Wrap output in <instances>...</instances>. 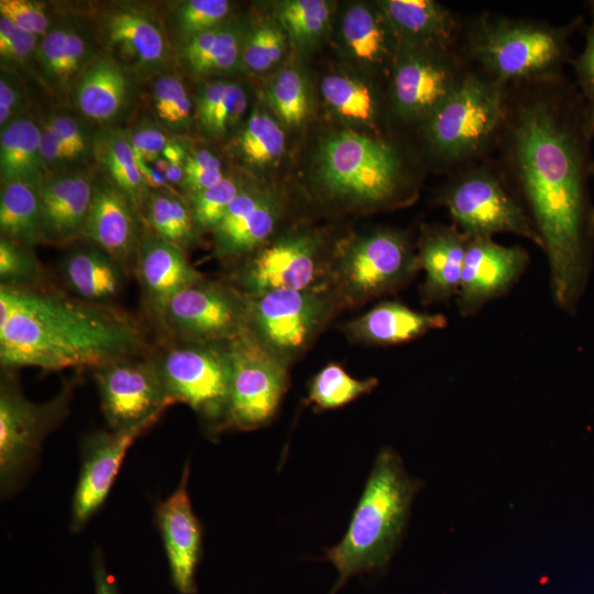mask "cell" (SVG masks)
<instances>
[{"label":"cell","instance_id":"38","mask_svg":"<svg viewBox=\"0 0 594 594\" xmlns=\"http://www.w3.org/2000/svg\"><path fill=\"white\" fill-rule=\"evenodd\" d=\"M148 99L155 122L169 135L187 132L195 119L193 100L185 82L166 70L151 78Z\"/></svg>","mask_w":594,"mask_h":594},{"label":"cell","instance_id":"12","mask_svg":"<svg viewBox=\"0 0 594 594\" xmlns=\"http://www.w3.org/2000/svg\"><path fill=\"white\" fill-rule=\"evenodd\" d=\"M72 389L47 403H33L13 378L3 376L0 386V483L12 492L37 457L47 433L67 411Z\"/></svg>","mask_w":594,"mask_h":594},{"label":"cell","instance_id":"20","mask_svg":"<svg viewBox=\"0 0 594 594\" xmlns=\"http://www.w3.org/2000/svg\"><path fill=\"white\" fill-rule=\"evenodd\" d=\"M138 75L106 52H99L74 82L68 100L92 124L114 128L136 99Z\"/></svg>","mask_w":594,"mask_h":594},{"label":"cell","instance_id":"1","mask_svg":"<svg viewBox=\"0 0 594 594\" xmlns=\"http://www.w3.org/2000/svg\"><path fill=\"white\" fill-rule=\"evenodd\" d=\"M591 141L582 97L564 76L508 87L496 166L541 240L554 305L569 315L593 266Z\"/></svg>","mask_w":594,"mask_h":594},{"label":"cell","instance_id":"43","mask_svg":"<svg viewBox=\"0 0 594 594\" xmlns=\"http://www.w3.org/2000/svg\"><path fill=\"white\" fill-rule=\"evenodd\" d=\"M267 98L280 121L288 127H300L309 113V91L304 76L286 68L272 81Z\"/></svg>","mask_w":594,"mask_h":594},{"label":"cell","instance_id":"34","mask_svg":"<svg viewBox=\"0 0 594 594\" xmlns=\"http://www.w3.org/2000/svg\"><path fill=\"white\" fill-rule=\"evenodd\" d=\"M243 42L238 28L221 24L178 46L177 57L196 76L228 73L242 61Z\"/></svg>","mask_w":594,"mask_h":594},{"label":"cell","instance_id":"23","mask_svg":"<svg viewBox=\"0 0 594 594\" xmlns=\"http://www.w3.org/2000/svg\"><path fill=\"white\" fill-rule=\"evenodd\" d=\"M96 178L84 168L50 174L41 185V240L57 246L80 239Z\"/></svg>","mask_w":594,"mask_h":594},{"label":"cell","instance_id":"9","mask_svg":"<svg viewBox=\"0 0 594 594\" xmlns=\"http://www.w3.org/2000/svg\"><path fill=\"white\" fill-rule=\"evenodd\" d=\"M154 362L174 403L186 404L213 431L226 429L232 371L229 342H182Z\"/></svg>","mask_w":594,"mask_h":594},{"label":"cell","instance_id":"35","mask_svg":"<svg viewBox=\"0 0 594 594\" xmlns=\"http://www.w3.org/2000/svg\"><path fill=\"white\" fill-rule=\"evenodd\" d=\"M40 189L24 182L1 184V237L31 249L42 243Z\"/></svg>","mask_w":594,"mask_h":594},{"label":"cell","instance_id":"2","mask_svg":"<svg viewBox=\"0 0 594 594\" xmlns=\"http://www.w3.org/2000/svg\"><path fill=\"white\" fill-rule=\"evenodd\" d=\"M144 345L139 322L107 304L41 285H0V364L4 371H94L136 356Z\"/></svg>","mask_w":594,"mask_h":594},{"label":"cell","instance_id":"26","mask_svg":"<svg viewBox=\"0 0 594 594\" xmlns=\"http://www.w3.org/2000/svg\"><path fill=\"white\" fill-rule=\"evenodd\" d=\"M469 240L453 223L422 228L417 256L419 268L425 272L420 290L424 304L457 297Z\"/></svg>","mask_w":594,"mask_h":594},{"label":"cell","instance_id":"19","mask_svg":"<svg viewBox=\"0 0 594 594\" xmlns=\"http://www.w3.org/2000/svg\"><path fill=\"white\" fill-rule=\"evenodd\" d=\"M156 421L124 430L96 431L84 439L81 471L72 507L73 532L85 527L103 504L129 448Z\"/></svg>","mask_w":594,"mask_h":594},{"label":"cell","instance_id":"4","mask_svg":"<svg viewBox=\"0 0 594 594\" xmlns=\"http://www.w3.org/2000/svg\"><path fill=\"white\" fill-rule=\"evenodd\" d=\"M419 482L391 448L382 449L342 540L326 552L339 576L336 594L355 574L383 568L405 529Z\"/></svg>","mask_w":594,"mask_h":594},{"label":"cell","instance_id":"55","mask_svg":"<svg viewBox=\"0 0 594 594\" xmlns=\"http://www.w3.org/2000/svg\"><path fill=\"white\" fill-rule=\"evenodd\" d=\"M41 125V154L45 168L50 174L79 168V161L64 145V143L42 121Z\"/></svg>","mask_w":594,"mask_h":594},{"label":"cell","instance_id":"49","mask_svg":"<svg viewBox=\"0 0 594 594\" xmlns=\"http://www.w3.org/2000/svg\"><path fill=\"white\" fill-rule=\"evenodd\" d=\"M79 162L92 158L96 131L92 123L76 111L56 110L41 120Z\"/></svg>","mask_w":594,"mask_h":594},{"label":"cell","instance_id":"54","mask_svg":"<svg viewBox=\"0 0 594 594\" xmlns=\"http://www.w3.org/2000/svg\"><path fill=\"white\" fill-rule=\"evenodd\" d=\"M26 92L19 74L1 69L0 76V128H4L24 114Z\"/></svg>","mask_w":594,"mask_h":594},{"label":"cell","instance_id":"3","mask_svg":"<svg viewBox=\"0 0 594 594\" xmlns=\"http://www.w3.org/2000/svg\"><path fill=\"white\" fill-rule=\"evenodd\" d=\"M582 25V15L553 25L483 11L462 21L458 45L472 69L499 85L550 81L572 62L570 38Z\"/></svg>","mask_w":594,"mask_h":594},{"label":"cell","instance_id":"32","mask_svg":"<svg viewBox=\"0 0 594 594\" xmlns=\"http://www.w3.org/2000/svg\"><path fill=\"white\" fill-rule=\"evenodd\" d=\"M92 161L102 177L121 191L143 216L151 189L139 166L127 131L117 128L97 129Z\"/></svg>","mask_w":594,"mask_h":594},{"label":"cell","instance_id":"51","mask_svg":"<svg viewBox=\"0 0 594 594\" xmlns=\"http://www.w3.org/2000/svg\"><path fill=\"white\" fill-rule=\"evenodd\" d=\"M0 15L19 30L38 38L54 24L47 3L35 0H0Z\"/></svg>","mask_w":594,"mask_h":594},{"label":"cell","instance_id":"40","mask_svg":"<svg viewBox=\"0 0 594 594\" xmlns=\"http://www.w3.org/2000/svg\"><path fill=\"white\" fill-rule=\"evenodd\" d=\"M235 147L249 166L268 167L283 156L285 133L273 117L255 109L239 132Z\"/></svg>","mask_w":594,"mask_h":594},{"label":"cell","instance_id":"58","mask_svg":"<svg viewBox=\"0 0 594 594\" xmlns=\"http://www.w3.org/2000/svg\"><path fill=\"white\" fill-rule=\"evenodd\" d=\"M164 176L170 186L180 185L184 177V164H170Z\"/></svg>","mask_w":594,"mask_h":594},{"label":"cell","instance_id":"27","mask_svg":"<svg viewBox=\"0 0 594 594\" xmlns=\"http://www.w3.org/2000/svg\"><path fill=\"white\" fill-rule=\"evenodd\" d=\"M377 6L399 46H452L459 43L462 21L433 0H383Z\"/></svg>","mask_w":594,"mask_h":594},{"label":"cell","instance_id":"22","mask_svg":"<svg viewBox=\"0 0 594 594\" xmlns=\"http://www.w3.org/2000/svg\"><path fill=\"white\" fill-rule=\"evenodd\" d=\"M134 205L107 179H96L92 199L82 226L81 240L94 243L118 261L125 271L135 260L140 221Z\"/></svg>","mask_w":594,"mask_h":594},{"label":"cell","instance_id":"52","mask_svg":"<svg viewBox=\"0 0 594 594\" xmlns=\"http://www.w3.org/2000/svg\"><path fill=\"white\" fill-rule=\"evenodd\" d=\"M224 176L221 161L211 151L200 148L187 154L179 186L191 196L216 185Z\"/></svg>","mask_w":594,"mask_h":594},{"label":"cell","instance_id":"15","mask_svg":"<svg viewBox=\"0 0 594 594\" xmlns=\"http://www.w3.org/2000/svg\"><path fill=\"white\" fill-rule=\"evenodd\" d=\"M136 356L94 370L102 414L110 430H124L160 419L174 400L168 395L156 364Z\"/></svg>","mask_w":594,"mask_h":594},{"label":"cell","instance_id":"37","mask_svg":"<svg viewBox=\"0 0 594 594\" xmlns=\"http://www.w3.org/2000/svg\"><path fill=\"white\" fill-rule=\"evenodd\" d=\"M248 109V96L241 85L221 79L200 94L195 119L201 129L215 138L223 136L237 127Z\"/></svg>","mask_w":594,"mask_h":594},{"label":"cell","instance_id":"47","mask_svg":"<svg viewBox=\"0 0 594 594\" xmlns=\"http://www.w3.org/2000/svg\"><path fill=\"white\" fill-rule=\"evenodd\" d=\"M41 279L42 267L32 249L0 237V285L34 287Z\"/></svg>","mask_w":594,"mask_h":594},{"label":"cell","instance_id":"59","mask_svg":"<svg viewBox=\"0 0 594 594\" xmlns=\"http://www.w3.org/2000/svg\"><path fill=\"white\" fill-rule=\"evenodd\" d=\"M593 178H594V162H593V174H592Z\"/></svg>","mask_w":594,"mask_h":594},{"label":"cell","instance_id":"6","mask_svg":"<svg viewBox=\"0 0 594 594\" xmlns=\"http://www.w3.org/2000/svg\"><path fill=\"white\" fill-rule=\"evenodd\" d=\"M508 87L474 69L418 129L427 155L453 174L485 161L503 129Z\"/></svg>","mask_w":594,"mask_h":594},{"label":"cell","instance_id":"21","mask_svg":"<svg viewBox=\"0 0 594 594\" xmlns=\"http://www.w3.org/2000/svg\"><path fill=\"white\" fill-rule=\"evenodd\" d=\"M190 468L183 470L176 490L155 508V518L164 542L172 583L182 594H195V572L201 554V527L188 494Z\"/></svg>","mask_w":594,"mask_h":594},{"label":"cell","instance_id":"53","mask_svg":"<svg viewBox=\"0 0 594 594\" xmlns=\"http://www.w3.org/2000/svg\"><path fill=\"white\" fill-rule=\"evenodd\" d=\"M131 145L138 157L147 164H153L163 154L172 139L155 120H145L132 131H127Z\"/></svg>","mask_w":594,"mask_h":594},{"label":"cell","instance_id":"17","mask_svg":"<svg viewBox=\"0 0 594 594\" xmlns=\"http://www.w3.org/2000/svg\"><path fill=\"white\" fill-rule=\"evenodd\" d=\"M318 240L308 233H293L264 243L240 270L238 282L245 296L280 289H307L321 272Z\"/></svg>","mask_w":594,"mask_h":594},{"label":"cell","instance_id":"11","mask_svg":"<svg viewBox=\"0 0 594 594\" xmlns=\"http://www.w3.org/2000/svg\"><path fill=\"white\" fill-rule=\"evenodd\" d=\"M249 330L286 365L299 356L328 321L334 297L321 287L246 296Z\"/></svg>","mask_w":594,"mask_h":594},{"label":"cell","instance_id":"44","mask_svg":"<svg viewBox=\"0 0 594 594\" xmlns=\"http://www.w3.org/2000/svg\"><path fill=\"white\" fill-rule=\"evenodd\" d=\"M230 9L231 2L228 0H187L177 4L170 13V23L172 31L180 42L179 46L221 25Z\"/></svg>","mask_w":594,"mask_h":594},{"label":"cell","instance_id":"46","mask_svg":"<svg viewBox=\"0 0 594 594\" xmlns=\"http://www.w3.org/2000/svg\"><path fill=\"white\" fill-rule=\"evenodd\" d=\"M40 38L14 26L0 15V59L1 69L13 73L29 72L40 74L38 65ZM43 80V79H42Z\"/></svg>","mask_w":594,"mask_h":594},{"label":"cell","instance_id":"30","mask_svg":"<svg viewBox=\"0 0 594 594\" xmlns=\"http://www.w3.org/2000/svg\"><path fill=\"white\" fill-rule=\"evenodd\" d=\"M341 36L352 57L373 70L389 74L399 44L377 4L350 7L342 18Z\"/></svg>","mask_w":594,"mask_h":594},{"label":"cell","instance_id":"56","mask_svg":"<svg viewBox=\"0 0 594 594\" xmlns=\"http://www.w3.org/2000/svg\"><path fill=\"white\" fill-rule=\"evenodd\" d=\"M95 594H118L113 578L107 572L102 556L95 552L92 559Z\"/></svg>","mask_w":594,"mask_h":594},{"label":"cell","instance_id":"13","mask_svg":"<svg viewBox=\"0 0 594 594\" xmlns=\"http://www.w3.org/2000/svg\"><path fill=\"white\" fill-rule=\"evenodd\" d=\"M231 385L226 428L253 430L276 414L287 389V365L250 330L229 342Z\"/></svg>","mask_w":594,"mask_h":594},{"label":"cell","instance_id":"5","mask_svg":"<svg viewBox=\"0 0 594 594\" xmlns=\"http://www.w3.org/2000/svg\"><path fill=\"white\" fill-rule=\"evenodd\" d=\"M316 177L328 196L352 205L388 208L415 196L414 176L398 146L353 131L337 132L322 141Z\"/></svg>","mask_w":594,"mask_h":594},{"label":"cell","instance_id":"16","mask_svg":"<svg viewBox=\"0 0 594 594\" xmlns=\"http://www.w3.org/2000/svg\"><path fill=\"white\" fill-rule=\"evenodd\" d=\"M97 38L105 52L139 77L166 72L169 45L155 12L145 6L108 4L95 16Z\"/></svg>","mask_w":594,"mask_h":594},{"label":"cell","instance_id":"18","mask_svg":"<svg viewBox=\"0 0 594 594\" xmlns=\"http://www.w3.org/2000/svg\"><path fill=\"white\" fill-rule=\"evenodd\" d=\"M529 260L520 245H502L493 238L470 239L455 297L460 316L476 315L486 304L507 294Z\"/></svg>","mask_w":594,"mask_h":594},{"label":"cell","instance_id":"31","mask_svg":"<svg viewBox=\"0 0 594 594\" xmlns=\"http://www.w3.org/2000/svg\"><path fill=\"white\" fill-rule=\"evenodd\" d=\"M125 268L91 242L74 248L62 263L63 278L74 296L107 304L122 290Z\"/></svg>","mask_w":594,"mask_h":594},{"label":"cell","instance_id":"33","mask_svg":"<svg viewBox=\"0 0 594 594\" xmlns=\"http://www.w3.org/2000/svg\"><path fill=\"white\" fill-rule=\"evenodd\" d=\"M47 175L40 122L24 113L1 129L0 183L24 182L41 187Z\"/></svg>","mask_w":594,"mask_h":594},{"label":"cell","instance_id":"48","mask_svg":"<svg viewBox=\"0 0 594 594\" xmlns=\"http://www.w3.org/2000/svg\"><path fill=\"white\" fill-rule=\"evenodd\" d=\"M242 189L237 179L224 176L216 185L188 196L197 229L213 231Z\"/></svg>","mask_w":594,"mask_h":594},{"label":"cell","instance_id":"10","mask_svg":"<svg viewBox=\"0 0 594 594\" xmlns=\"http://www.w3.org/2000/svg\"><path fill=\"white\" fill-rule=\"evenodd\" d=\"M419 268L417 252L400 231L377 229L352 241L333 268L337 296L361 304L406 285Z\"/></svg>","mask_w":594,"mask_h":594},{"label":"cell","instance_id":"14","mask_svg":"<svg viewBox=\"0 0 594 594\" xmlns=\"http://www.w3.org/2000/svg\"><path fill=\"white\" fill-rule=\"evenodd\" d=\"M160 320L182 342L228 343L249 330L246 296L201 279L176 294Z\"/></svg>","mask_w":594,"mask_h":594},{"label":"cell","instance_id":"7","mask_svg":"<svg viewBox=\"0 0 594 594\" xmlns=\"http://www.w3.org/2000/svg\"><path fill=\"white\" fill-rule=\"evenodd\" d=\"M438 202L470 239L512 233L542 248L525 208L497 166L487 160L451 174L438 195Z\"/></svg>","mask_w":594,"mask_h":594},{"label":"cell","instance_id":"36","mask_svg":"<svg viewBox=\"0 0 594 594\" xmlns=\"http://www.w3.org/2000/svg\"><path fill=\"white\" fill-rule=\"evenodd\" d=\"M328 108L350 124L374 128L380 117V100L373 88L363 80L343 74L326 76L320 84Z\"/></svg>","mask_w":594,"mask_h":594},{"label":"cell","instance_id":"8","mask_svg":"<svg viewBox=\"0 0 594 594\" xmlns=\"http://www.w3.org/2000/svg\"><path fill=\"white\" fill-rule=\"evenodd\" d=\"M471 67L459 45L399 46L389 70L392 114L419 129L454 92Z\"/></svg>","mask_w":594,"mask_h":594},{"label":"cell","instance_id":"25","mask_svg":"<svg viewBox=\"0 0 594 594\" xmlns=\"http://www.w3.org/2000/svg\"><path fill=\"white\" fill-rule=\"evenodd\" d=\"M134 261L146 306L158 319L176 294L204 279L183 249L154 233L143 235Z\"/></svg>","mask_w":594,"mask_h":594},{"label":"cell","instance_id":"42","mask_svg":"<svg viewBox=\"0 0 594 594\" xmlns=\"http://www.w3.org/2000/svg\"><path fill=\"white\" fill-rule=\"evenodd\" d=\"M331 10L322 0H289L279 4L278 18L285 31L300 46L314 44L328 28Z\"/></svg>","mask_w":594,"mask_h":594},{"label":"cell","instance_id":"24","mask_svg":"<svg viewBox=\"0 0 594 594\" xmlns=\"http://www.w3.org/2000/svg\"><path fill=\"white\" fill-rule=\"evenodd\" d=\"M280 212L278 198L261 189H242L215 228V253L223 258L250 254L273 233Z\"/></svg>","mask_w":594,"mask_h":594},{"label":"cell","instance_id":"39","mask_svg":"<svg viewBox=\"0 0 594 594\" xmlns=\"http://www.w3.org/2000/svg\"><path fill=\"white\" fill-rule=\"evenodd\" d=\"M143 218L154 234L183 250L195 239L197 227L189 205L175 191L152 190Z\"/></svg>","mask_w":594,"mask_h":594},{"label":"cell","instance_id":"57","mask_svg":"<svg viewBox=\"0 0 594 594\" xmlns=\"http://www.w3.org/2000/svg\"><path fill=\"white\" fill-rule=\"evenodd\" d=\"M187 151L182 145L180 142L170 140L165 150L163 151L162 156L167 160L170 164H184L187 157Z\"/></svg>","mask_w":594,"mask_h":594},{"label":"cell","instance_id":"29","mask_svg":"<svg viewBox=\"0 0 594 594\" xmlns=\"http://www.w3.org/2000/svg\"><path fill=\"white\" fill-rule=\"evenodd\" d=\"M447 324L441 314L417 311L398 301H383L348 323L346 332L360 342L392 345L413 341Z\"/></svg>","mask_w":594,"mask_h":594},{"label":"cell","instance_id":"45","mask_svg":"<svg viewBox=\"0 0 594 594\" xmlns=\"http://www.w3.org/2000/svg\"><path fill=\"white\" fill-rule=\"evenodd\" d=\"M286 48L283 26L274 21H265L256 25L244 38L242 62L254 73H262L277 64Z\"/></svg>","mask_w":594,"mask_h":594},{"label":"cell","instance_id":"28","mask_svg":"<svg viewBox=\"0 0 594 594\" xmlns=\"http://www.w3.org/2000/svg\"><path fill=\"white\" fill-rule=\"evenodd\" d=\"M99 52L87 30L68 19L54 22L38 42L42 79L56 94L68 98L69 91Z\"/></svg>","mask_w":594,"mask_h":594},{"label":"cell","instance_id":"50","mask_svg":"<svg viewBox=\"0 0 594 594\" xmlns=\"http://www.w3.org/2000/svg\"><path fill=\"white\" fill-rule=\"evenodd\" d=\"M591 23L585 32L582 53L572 61L575 73V87L584 103L585 129L594 139V1L588 3Z\"/></svg>","mask_w":594,"mask_h":594},{"label":"cell","instance_id":"41","mask_svg":"<svg viewBox=\"0 0 594 594\" xmlns=\"http://www.w3.org/2000/svg\"><path fill=\"white\" fill-rule=\"evenodd\" d=\"M378 384L375 377L356 380L344 369L330 363L319 371L309 385L308 402L317 409H336L372 392Z\"/></svg>","mask_w":594,"mask_h":594}]
</instances>
